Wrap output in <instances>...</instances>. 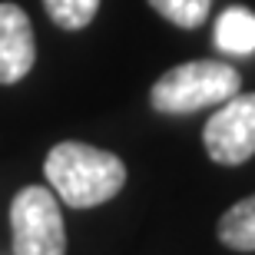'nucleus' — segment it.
<instances>
[{"mask_svg":"<svg viewBox=\"0 0 255 255\" xmlns=\"http://www.w3.org/2000/svg\"><path fill=\"white\" fill-rule=\"evenodd\" d=\"M43 176L63 206L93 209L120 196V189L126 186V162L110 149L63 139L47 152Z\"/></svg>","mask_w":255,"mask_h":255,"instance_id":"f257e3e1","label":"nucleus"},{"mask_svg":"<svg viewBox=\"0 0 255 255\" xmlns=\"http://www.w3.org/2000/svg\"><path fill=\"white\" fill-rule=\"evenodd\" d=\"M239 86H242V76L226 60H189V63L166 70L152 83L149 103L156 113L186 116L206 106L226 103L229 96L239 93Z\"/></svg>","mask_w":255,"mask_h":255,"instance_id":"f03ea898","label":"nucleus"},{"mask_svg":"<svg viewBox=\"0 0 255 255\" xmlns=\"http://www.w3.org/2000/svg\"><path fill=\"white\" fill-rule=\"evenodd\" d=\"M13 255H66L60 199L47 186H23L10 202Z\"/></svg>","mask_w":255,"mask_h":255,"instance_id":"7ed1b4c3","label":"nucleus"},{"mask_svg":"<svg viewBox=\"0 0 255 255\" xmlns=\"http://www.w3.org/2000/svg\"><path fill=\"white\" fill-rule=\"evenodd\" d=\"M202 146L219 166H242L255 156V93H236L206 120Z\"/></svg>","mask_w":255,"mask_h":255,"instance_id":"20e7f679","label":"nucleus"},{"mask_svg":"<svg viewBox=\"0 0 255 255\" xmlns=\"http://www.w3.org/2000/svg\"><path fill=\"white\" fill-rule=\"evenodd\" d=\"M37 63L33 23L17 3H0V86L20 83Z\"/></svg>","mask_w":255,"mask_h":255,"instance_id":"39448f33","label":"nucleus"},{"mask_svg":"<svg viewBox=\"0 0 255 255\" xmlns=\"http://www.w3.org/2000/svg\"><path fill=\"white\" fill-rule=\"evenodd\" d=\"M219 242L232 252H255V192L239 199L216 226Z\"/></svg>","mask_w":255,"mask_h":255,"instance_id":"423d86ee","label":"nucleus"},{"mask_svg":"<svg viewBox=\"0 0 255 255\" xmlns=\"http://www.w3.org/2000/svg\"><path fill=\"white\" fill-rule=\"evenodd\" d=\"M216 47L222 53L246 57L255 50V13L246 7H229L216 20Z\"/></svg>","mask_w":255,"mask_h":255,"instance_id":"0eeeda50","label":"nucleus"},{"mask_svg":"<svg viewBox=\"0 0 255 255\" xmlns=\"http://www.w3.org/2000/svg\"><path fill=\"white\" fill-rule=\"evenodd\" d=\"M162 20H169L172 27H182V30H196L206 23L209 17V7L212 0H146Z\"/></svg>","mask_w":255,"mask_h":255,"instance_id":"6e6552de","label":"nucleus"},{"mask_svg":"<svg viewBox=\"0 0 255 255\" xmlns=\"http://www.w3.org/2000/svg\"><path fill=\"white\" fill-rule=\"evenodd\" d=\"M43 10L60 30H83L93 23L100 0H43Z\"/></svg>","mask_w":255,"mask_h":255,"instance_id":"1a4fd4ad","label":"nucleus"}]
</instances>
